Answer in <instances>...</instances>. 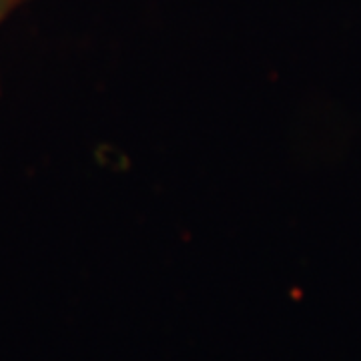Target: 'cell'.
I'll list each match as a JSON object with an SVG mask.
<instances>
[{
	"label": "cell",
	"mask_w": 361,
	"mask_h": 361,
	"mask_svg": "<svg viewBox=\"0 0 361 361\" xmlns=\"http://www.w3.org/2000/svg\"><path fill=\"white\" fill-rule=\"evenodd\" d=\"M25 0H0V25L23 4Z\"/></svg>",
	"instance_id": "6da1fadb"
}]
</instances>
